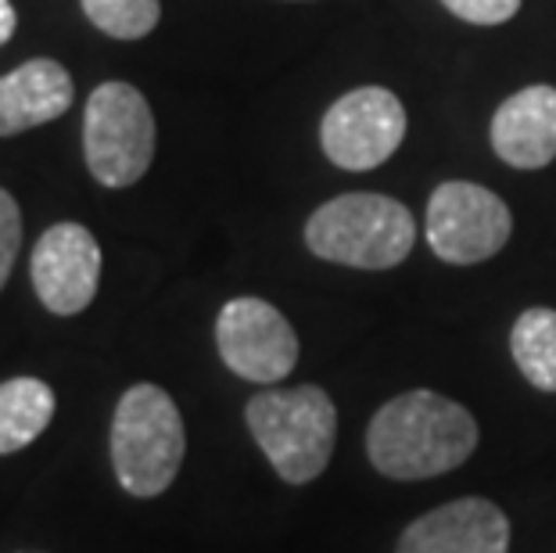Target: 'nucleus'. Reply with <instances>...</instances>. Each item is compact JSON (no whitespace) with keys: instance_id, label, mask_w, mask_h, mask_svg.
Masks as SVG:
<instances>
[{"instance_id":"1","label":"nucleus","mask_w":556,"mask_h":553,"mask_svg":"<svg viewBox=\"0 0 556 553\" xmlns=\"http://www.w3.org/2000/svg\"><path fill=\"white\" fill-rule=\"evenodd\" d=\"M478 450V420L467 406L438 392L395 395L366 428V453L381 475L424 481L456 470Z\"/></svg>"},{"instance_id":"2","label":"nucleus","mask_w":556,"mask_h":553,"mask_svg":"<svg viewBox=\"0 0 556 553\" xmlns=\"http://www.w3.org/2000/svg\"><path fill=\"white\" fill-rule=\"evenodd\" d=\"M244 420L283 481L305 486L327 470L338 439V410L324 388H266L248 399Z\"/></svg>"},{"instance_id":"3","label":"nucleus","mask_w":556,"mask_h":553,"mask_svg":"<svg viewBox=\"0 0 556 553\" xmlns=\"http://www.w3.org/2000/svg\"><path fill=\"white\" fill-rule=\"evenodd\" d=\"M187 453L184 417L159 385L126 388L112 417V467L123 492L140 500L162 497L180 475Z\"/></svg>"},{"instance_id":"4","label":"nucleus","mask_w":556,"mask_h":553,"mask_svg":"<svg viewBox=\"0 0 556 553\" xmlns=\"http://www.w3.org/2000/svg\"><path fill=\"white\" fill-rule=\"evenodd\" d=\"M417 227L409 209L388 194H341L305 223V244L327 263L392 269L413 252Z\"/></svg>"},{"instance_id":"5","label":"nucleus","mask_w":556,"mask_h":553,"mask_svg":"<svg viewBox=\"0 0 556 553\" xmlns=\"http://www.w3.org/2000/svg\"><path fill=\"white\" fill-rule=\"evenodd\" d=\"M83 159L98 184L134 187L155 159V115L137 87L101 84L93 87L83 115Z\"/></svg>"},{"instance_id":"6","label":"nucleus","mask_w":556,"mask_h":553,"mask_svg":"<svg viewBox=\"0 0 556 553\" xmlns=\"http://www.w3.org/2000/svg\"><path fill=\"white\" fill-rule=\"evenodd\" d=\"M514 216L500 194L470 180H448L428 202V244L442 263L475 266L500 255Z\"/></svg>"},{"instance_id":"7","label":"nucleus","mask_w":556,"mask_h":553,"mask_svg":"<svg viewBox=\"0 0 556 553\" xmlns=\"http://www.w3.org/2000/svg\"><path fill=\"white\" fill-rule=\"evenodd\" d=\"M402 137H406V109L384 87H359L338 98L319 126L327 159L349 173L384 166L399 151Z\"/></svg>"},{"instance_id":"8","label":"nucleus","mask_w":556,"mask_h":553,"mask_svg":"<svg viewBox=\"0 0 556 553\" xmlns=\"http://www.w3.org/2000/svg\"><path fill=\"white\" fill-rule=\"evenodd\" d=\"M216 345L223 363L244 381L277 385L299 363V335L266 299H230L219 310Z\"/></svg>"},{"instance_id":"9","label":"nucleus","mask_w":556,"mask_h":553,"mask_svg":"<svg viewBox=\"0 0 556 553\" xmlns=\"http://www.w3.org/2000/svg\"><path fill=\"white\" fill-rule=\"evenodd\" d=\"M29 277L47 313L76 316L98 296L101 244L83 223H54L40 234L29 259Z\"/></svg>"},{"instance_id":"10","label":"nucleus","mask_w":556,"mask_h":553,"mask_svg":"<svg viewBox=\"0 0 556 553\" xmlns=\"http://www.w3.org/2000/svg\"><path fill=\"white\" fill-rule=\"evenodd\" d=\"M510 521L492 500H453L417 517L399 539V553H506Z\"/></svg>"},{"instance_id":"11","label":"nucleus","mask_w":556,"mask_h":553,"mask_svg":"<svg viewBox=\"0 0 556 553\" xmlns=\"http://www.w3.org/2000/svg\"><path fill=\"white\" fill-rule=\"evenodd\" d=\"M492 148L506 166L542 169L556 159V87L517 90L492 115Z\"/></svg>"},{"instance_id":"12","label":"nucleus","mask_w":556,"mask_h":553,"mask_svg":"<svg viewBox=\"0 0 556 553\" xmlns=\"http://www.w3.org/2000/svg\"><path fill=\"white\" fill-rule=\"evenodd\" d=\"M73 104V76L54 58H29L0 76V137L54 123Z\"/></svg>"},{"instance_id":"13","label":"nucleus","mask_w":556,"mask_h":553,"mask_svg":"<svg viewBox=\"0 0 556 553\" xmlns=\"http://www.w3.org/2000/svg\"><path fill=\"white\" fill-rule=\"evenodd\" d=\"M54 388L40 378H11L0 385V456L37 442L54 417Z\"/></svg>"},{"instance_id":"14","label":"nucleus","mask_w":556,"mask_h":553,"mask_svg":"<svg viewBox=\"0 0 556 553\" xmlns=\"http://www.w3.org/2000/svg\"><path fill=\"white\" fill-rule=\"evenodd\" d=\"M510 352L520 374L542 388L556 392V310H525L510 331Z\"/></svg>"},{"instance_id":"15","label":"nucleus","mask_w":556,"mask_h":553,"mask_svg":"<svg viewBox=\"0 0 556 553\" xmlns=\"http://www.w3.org/2000/svg\"><path fill=\"white\" fill-rule=\"evenodd\" d=\"M83 15L115 40H140L159 26L162 8L159 0H79Z\"/></svg>"},{"instance_id":"16","label":"nucleus","mask_w":556,"mask_h":553,"mask_svg":"<svg viewBox=\"0 0 556 553\" xmlns=\"http://www.w3.org/2000/svg\"><path fill=\"white\" fill-rule=\"evenodd\" d=\"M18 249H22V209L15 198L0 187V288L8 285Z\"/></svg>"},{"instance_id":"17","label":"nucleus","mask_w":556,"mask_h":553,"mask_svg":"<svg viewBox=\"0 0 556 553\" xmlns=\"http://www.w3.org/2000/svg\"><path fill=\"white\" fill-rule=\"evenodd\" d=\"M442 4L475 26H503L520 11V0H442Z\"/></svg>"},{"instance_id":"18","label":"nucleus","mask_w":556,"mask_h":553,"mask_svg":"<svg viewBox=\"0 0 556 553\" xmlns=\"http://www.w3.org/2000/svg\"><path fill=\"white\" fill-rule=\"evenodd\" d=\"M15 26H18V15H15V8H11V0H0V47L15 37Z\"/></svg>"}]
</instances>
